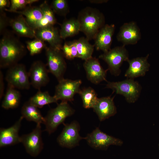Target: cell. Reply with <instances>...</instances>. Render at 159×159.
Returning <instances> with one entry per match:
<instances>
[{
    "instance_id": "ffe728a7",
    "label": "cell",
    "mask_w": 159,
    "mask_h": 159,
    "mask_svg": "<svg viewBox=\"0 0 159 159\" xmlns=\"http://www.w3.org/2000/svg\"><path fill=\"white\" fill-rule=\"evenodd\" d=\"M9 24L19 36L30 38H35V30L29 25L21 15L9 21Z\"/></svg>"
},
{
    "instance_id": "277c9868",
    "label": "cell",
    "mask_w": 159,
    "mask_h": 159,
    "mask_svg": "<svg viewBox=\"0 0 159 159\" xmlns=\"http://www.w3.org/2000/svg\"><path fill=\"white\" fill-rule=\"evenodd\" d=\"M75 110L67 102L61 101L55 108L51 109L44 117L45 130L49 134L55 132L58 126L64 124L66 118L72 115Z\"/></svg>"
},
{
    "instance_id": "4fadbf2b",
    "label": "cell",
    "mask_w": 159,
    "mask_h": 159,
    "mask_svg": "<svg viewBox=\"0 0 159 159\" xmlns=\"http://www.w3.org/2000/svg\"><path fill=\"white\" fill-rule=\"evenodd\" d=\"M83 66L87 79L92 83L97 84L103 81H107L108 70L102 68L98 59L92 57L85 61Z\"/></svg>"
},
{
    "instance_id": "7c38bea8",
    "label": "cell",
    "mask_w": 159,
    "mask_h": 159,
    "mask_svg": "<svg viewBox=\"0 0 159 159\" xmlns=\"http://www.w3.org/2000/svg\"><path fill=\"white\" fill-rule=\"evenodd\" d=\"M49 72L46 65L40 61L33 63L29 73L31 85L35 88L40 90L49 82Z\"/></svg>"
},
{
    "instance_id": "9a60e30c",
    "label": "cell",
    "mask_w": 159,
    "mask_h": 159,
    "mask_svg": "<svg viewBox=\"0 0 159 159\" xmlns=\"http://www.w3.org/2000/svg\"><path fill=\"white\" fill-rule=\"evenodd\" d=\"M115 28L114 24H106L100 29L94 39V45L97 50L105 53L111 49Z\"/></svg>"
},
{
    "instance_id": "44dd1931",
    "label": "cell",
    "mask_w": 159,
    "mask_h": 159,
    "mask_svg": "<svg viewBox=\"0 0 159 159\" xmlns=\"http://www.w3.org/2000/svg\"><path fill=\"white\" fill-rule=\"evenodd\" d=\"M14 12L24 16L29 25L34 30L43 17L42 12L40 6H32L30 5L21 11H16Z\"/></svg>"
},
{
    "instance_id": "1f68e13d",
    "label": "cell",
    "mask_w": 159,
    "mask_h": 159,
    "mask_svg": "<svg viewBox=\"0 0 159 159\" xmlns=\"http://www.w3.org/2000/svg\"><path fill=\"white\" fill-rule=\"evenodd\" d=\"M39 1L38 0H11L9 8L4 10L14 12L18 10L23 9L33 3Z\"/></svg>"
},
{
    "instance_id": "7a4b0ae2",
    "label": "cell",
    "mask_w": 159,
    "mask_h": 159,
    "mask_svg": "<svg viewBox=\"0 0 159 159\" xmlns=\"http://www.w3.org/2000/svg\"><path fill=\"white\" fill-rule=\"evenodd\" d=\"M80 26V31L89 40L94 39L97 34L105 25L103 14L98 9L87 7L79 12L77 19Z\"/></svg>"
},
{
    "instance_id": "484cf974",
    "label": "cell",
    "mask_w": 159,
    "mask_h": 159,
    "mask_svg": "<svg viewBox=\"0 0 159 159\" xmlns=\"http://www.w3.org/2000/svg\"><path fill=\"white\" fill-rule=\"evenodd\" d=\"M39 6L42 12L43 17L35 30L41 28L53 26L56 23L54 12L47 1H45Z\"/></svg>"
},
{
    "instance_id": "2e32d148",
    "label": "cell",
    "mask_w": 159,
    "mask_h": 159,
    "mask_svg": "<svg viewBox=\"0 0 159 159\" xmlns=\"http://www.w3.org/2000/svg\"><path fill=\"white\" fill-rule=\"evenodd\" d=\"M35 38L47 42L50 47L61 50L62 47L59 31L53 26L38 29L35 30Z\"/></svg>"
},
{
    "instance_id": "603a6c76",
    "label": "cell",
    "mask_w": 159,
    "mask_h": 159,
    "mask_svg": "<svg viewBox=\"0 0 159 159\" xmlns=\"http://www.w3.org/2000/svg\"><path fill=\"white\" fill-rule=\"evenodd\" d=\"M21 95L20 92L12 86L8 85L6 93L2 102L1 106L5 109H14L19 105Z\"/></svg>"
},
{
    "instance_id": "5bb4252c",
    "label": "cell",
    "mask_w": 159,
    "mask_h": 159,
    "mask_svg": "<svg viewBox=\"0 0 159 159\" xmlns=\"http://www.w3.org/2000/svg\"><path fill=\"white\" fill-rule=\"evenodd\" d=\"M141 38V33L136 23L132 21L124 24L117 36V40L123 45L135 44Z\"/></svg>"
},
{
    "instance_id": "d6a6232c",
    "label": "cell",
    "mask_w": 159,
    "mask_h": 159,
    "mask_svg": "<svg viewBox=\"0 0 159 159\" xmlns=\"http://www.w3.org/2000/svg\"><path fill=\"white\" fill-rule=\"evenodd\" d=\"M0 33L4 32V30L7 26L8 20L3 11L0 10Z\"/></svg>"
},
{
    "instance_id": "cb8c5ba5",
    "label": "cell",
    "mask_w": 159,
    "mask_h": 159,
    "mask_svg": "<svg viewBox=\"0 0 159 159\" xmlns=\"http://www.w3.org/2000/svg\"><path fill=\"white\" fill-rule=\"evenodd\" d=\"M80 26L77 19L71 18L65 20L61 24L59 33L62 39L73 36L80 31Z\"/></svg>"
},
{
    "instance_id": "e575fe53",
    "label": "cell",
    "mask_w": 159,
    "mask_h": 159,
    "mask_svg": "<svg viewBox=\"0 0 159 159\" xmlns=\"http://www.w3.org/2000/svg\"><path fill=\"white\" fill-rule=\"evenodd\" d=\"M11 2L8 0H0V10L3 11L10 6Z\"/></svg>"
},
{
    "instance_id": "4316f807",
    "label": "cell",
    "mask_w": 159,
    "mask_h": 159,
    "mask_svg": "<svg viewBox=\"0 0 159 159\" xmlns=\"http://www.w3.org/2000/svg\"><path fill=\"white\" fill-rule=\"evenodd\" d=\"M28 101L37 108H41L47 105L57 103L58 100L54 96H51L48 92H42L39 90Z\"/></svg>"
},
{
    "instance_id": "ac0fdd59",
    "label": "cell",
    "mask_w": 159,
    "mask_h": 159,
    "mask_svg": "<svg viewBox=\"0 0 159 159\" xmlns=\"http://www.w3.org/2000/svg\"><path fill=\"white\" fill-rule=\"evenodd\" d=\"M23 118L21 116L12 126L8 128H0V148L13 145L21 143V136L19 135V132Z\"/></svg>"
},
{
    "instance_id": "3957f363",
    "label": "cell",
    "mask_w": 159,
    "mask_h": 159,
    "mask_svg": "<svg viewBox=\"0 0 159 159\" xmlns=\"http://www.w3.org/2000/svg\"><path fill=\"white\" fill-rule=\"evenodd\" d=\"M105 88L112 90L113 93L122 95L130 103H134L137 100L142 89L138 82L130 78L118 82L107 81Z\"/></svg>"
},
{
    "instance_id": "6da1fadb",
    "label": "cell",
    "mask_w": 159,
    "mask_h": 159,
    "mask_svg": "<svg viewBox=\"0 0 159 159\" xmlns=\"http://www.w3.org/2000/svg\"><path fill=\"white\" fill-rule=\"evenodd\" d=\"M23 44L13 35L5 32L0 42V67L9 68L18 63L26 54Z\"/></svg>"
},
{
    "instance_id": "83f0119b",
    "label": "cell",
    "mask_w": 159,
    "mask_h": 159,
    "mask_svg": "<svg viewBox=\"0 0 159 159\" xmlns=\"http://www.w3.org/2000/svg\"><path fill=\"white\" fill-rule=\"evenodd\" d=\"M79 94L82 100L83 106L86 109L92 108L98 98L95 90L90 87L81 89Z\"/></svg>"
},
{
    "instance_id": "8fae6325",
    "label": "cell",
    "mask_w": 159,
    "mask_h": 159,
    "mask_svg": "<svg viewBox=\"0 0 159 159\" xmlns=\"http://www.w3.org/2000/svg\"><path fill=\"white\" fill-rule=\"evenodd\" d=\"M42 132L41 124H37L32 132L21 136V143L26 152L33 157L37 156L43 148Z\"/></svg>"
},
{
    "instance_id": "52a82bcc",
    "label": "cell",
    "mask_w": 159,
    "mask_h": 159,
    "mask_svg": "<svg viewBox=\"0 0 159 159\" xmlns=\"http://www.w3.org/2000/svg\"><path fill=\"white\" fill-rule=\"evenodd\" d=\"M63 124V129L57 138L58 144L62 147L69 148L78 145L80 141L85 138L80 135L79 122L74 120L70 124Z\"/></svg>"
},
{
    "instance_id": "4dcf8cb0",
    "label": "cell",
    "mask_w": 159,
    "mask_h": 159,
    "mask_svg": "<svg viewBox=\"0 0 159 159\" xmlns=\"http://www.w3.org/2000/svg\"><path fill=\"white\" fill-rule=\"evenodd\" d=\"M44 41L38 39L27 41L26 42V47L30 54L32 56L40 53L44 48L46 47Z\"/></svg>"
},
{
    "instance_id": "f1b7e54d",
    "label": "cell",
    "mask_w": 159,
    "mask_h": 159,
    "mask_svg": "<svg viewBox=\"0 0 159 159\" xmlns=\"http://www.w3.org/2000/svg\"><path fill=\"white\" fill-rule=\"evenodd\" d=\"M61 51L66 59H73L78 57L77 50L74 42H66L62 46Z\"/></svg>"
},
{
    "instance_id": "8992f818",
    "label": "cell",
    "mask_w": 159,
    "mask_h": 159,
    "mask_svg": "<svg viewBox=\"0 0 159 159\" xmlns=\"http://www.w3.org/2000/svg\"><path fill=\"white\" fill-rule=\"evenodd\" d=\"M29 78V73L25 66L18 63L8 68L5 77L8 85L21 90L30 88L31 85Z\"/></svg>"
},
{
    "instance_id": "9c48e42d",
    "label": "cell",
    "mask_w": 159,
    "mask_h": 159,
    "mask_svg": "<svg viewBox=\"0 0 159 159\" xmlns=\"http://www.w3.org/2000/svg\"><path fill=\"white\" fill-rule=\"evenodd\" d=\"M88 145L97 150H106L110 145L121 146L123 143L121 140L110 135L96 127L85 137Z\"/></svg>"
},
{
    "instance_id": "e0dca14e",
    "label": "cell",
    "mask_w": 159,
    "mask_h": 159,
    "mask_svg": "<svg viewBox=\"0 0 159 159\" xmlns=\"http://www.w3.org/2000/svg\"><path fill=\"white\" fill-rule=\"evenodd\" d=\"M149 56L148 54L145 57L129 59L127 61L129 66L125 73V76L127 78L132 79L144 76L149 70L150 67L148 61Z\"/></svg>"
},
{
    "instance_id": "f546056e",
    "label": "cell",
    "mask_w": 159,
    "mask_h": 159,
    "mask_svg": "<svg viewBox=\"0 0 159 159\" xmlns=\"http://www.w3.org/2000/svg\"><path fill=\"white\" fill-rule=\"evenodd\" d=\"M51 7L54 13L60 16H65L69 11V5L66 0H53Z\"/></svg>"
},
{
    "instance_id": "7402d4cb",
    "label": "cell",
    "mask_w": 159,
    "mask_h": 159,
    "mask_svg": "<svg viewBox=\"0 0 159 159\" xmlns=\"http://www.w3.org/2000/svg\"><path fill=\"white\" fill-rule=\"evenodd\" d=\"M38 108L28 101L24 104L21 108V116L26 120L34 122L37 124H44L45 118Z\"/></svg>"
},
{
    "instance_id": "8d00e7d4",
    "label": "cell",
    "mask_w": 159,
    "mask_h": 159,
    "mask_svg": "<svg viewBox=\"0 0 159 159\" xmlns=\"http://www.w3.org/2000/svg\"></svg>"
},
{
    "instance_id": "d4e9b609",
    "label": "cell",
    "mask_w": 159,
    "mask_h": 159,
    "mask_svg": "<svg viewBox=\"0 0 159 159\" xmlns=\"http://www.w3.org/2000/svg\"><path fill=\"white\" fill-rule=\"evenodd\" d=\"M86 37H81L73 41L77 49L79 58L85 61L92 57L94 45Z\"/></svg>"
},
{
    "instance_id": "d590c367",
    "label": "cell",
    "mask_w": 159,
    "mask_h": 159,
    "mask_svg": "<svg viewBox=\"0 0 159 159\" xmlns=\"http://www.w3.org/2000/svg\"><path fill=\"white\" fill-rule=\"evenodd\" d=\"M89 1L92 3L100 4L106 2L108 1L106 0H89Z\"/></svg>"
},
{
    "instance_id": "836d02e7",
    "label": "cell",
    "mask_w": 159,
    "mask_h": 159,
    "mask_svg": "<svg viewBox=\"0 0 159 159\" xmlns=\"http://www.w3.org/2000/svg\"><path fill=\"white\" fill-rule=\"evenodd\" d=\"M4 77L2 72L0 71V99L2 98L4 96Z\"/></svg>"
},
{
    "instance_id": "ba28073f",
    "label": "cell",
    "mask_w": 159,
    "mask_h": 159,
    "mask_svg": "<svg viewBox=\"0 0 159 159\" xmlns=\"http://www.w3.org/2000/svg\"><path fill=\"white\" fill-rule=\"evenodd\" d=\"M45 49L49 72L53 75L58 81L64 78L66 69L64 57L61 50L50 47H46Z\"/></svg>"
},
{
    "instance_id": "5b68a950",
    "label": "cell",
    "mask_w": 159,
    "mask_h": 159,
    "mask_svg": "<svg viewBox=\"0 0 159 159\" xmlns=\"http://www.w3.org/2000/svg\"><path fill=\"white\" fill-rule=\"evenodd\" d=\"M125 46L116 47L99 56V58L107 64L108 70L112 75L115 76L120 74V68L123 62H127L129 59L128 52Z\"/></svg>"
},
{
    "instance_id": "30bf717a",
    "label": "cell",
    "mask_w": 159,
    "mask_h": 159,
    "mask_svg": "<svg viewBox=\"0 0 159 159\" xmlns=\"http://www.w3.org/2000/svg\"><path fill=\"white\" fill-rule=\"evenodd\" d=\"M82 83L80 80H72L64 78L58 81L55 87L54 96L58 101L72 102L74 100V95L79 93Z\"/></svg>"
},
{
    "instance_id": "d6986e66",
    "label": "cell",
    "mask_w": 159,
    "mask_h": 159,
    "mask_svg": "<svg viewBox=\"0 0 159 159\" xmlns=\"http://www.w3.org/2000/svg\"><path fill=\"white\" fill-rule=\"evenodd\" d=\"M114 97L110 96L98 98L92 108L100 121L114 116L117 113L116 108L114 102Z\"/></svg>"
}]
</instances>
